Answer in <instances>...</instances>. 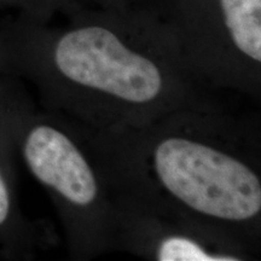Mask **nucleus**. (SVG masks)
Returning a JSON list of instances; mask_svg holds the SVG:
<instances>
[{"label": "nucleus", "instance_id": "5", "mask_svg": "<svg viewBox=\"0 0 261 261\" xmlns=\"http://www.w3.org/2000/svg\"><path fill=\"white\" fill-rule=\"evenodd\" d=\"M115 252L155 261H246L255 254L211 228L115 197Z\"/></svg>", "mask_w": 261, "mask_h": 261}, {"label": "nucleus", "instance_id": "4", "mask_svg": "<svg viewBox=\"0 0 261 261\" xmlns=\"http://www.w3.org/2000/svg\"><path fill=\"white\" fill-rule=\"evenodd\" d=\"M192 77L211 92L261 100V0H146Z\"/></svg>", "mask_w": 261, "mask_h": 261}, {"label": "nucleus", "instance_id": "2", "mask_svg": "<svg viewBox=\"0 0 261 261\" xmlns=\"http://www.w3.org/2000/svg\"><path fill=\"white\" fill-rule=\"evenodd\" d=\"M81 126L115 197L194 221L259 255V119L220 100L132 128Z\"/></svg>", "mask_w": 261, "mask_h": 261}, {"label": "nucleus", "instance_id": "1", "mask_svg": "<svg viewBox=\"0 0 261 261\" xmlns=\"http://www.w3.org/2000/svg\"><path fill=\"white\" fill-rule=\"evenodd\" d=\"M61 17H0V73L32 85L44 109L94 129H122L224 100L192 77L148 9L84 4Z\"/></svg>", "mask_w": 261, "mask_h": 261}, {"label": "nucleus", "instance_id": "6", "mask_svg": "<svg viewBox=\"0 0 261 261\" xmlns=\"http://www.w3.org/2000/svg\"><path fill=\"white\" fill-rule=\"evenodd\" d=\"M17 150L0 103V254L6 259H33L55 244L51 228L44 221L29 219L18 203Z\"/></svg>", "mask_w": 261, "mask_h": 261}, {"label": "nucleus", "instance_id": "8", "mask_svg": "<svg viewBox=\"0 0 261 261\" xmlns=\"http://www.w3.org/2000/svg\"><path fill=\"white\" fill-rule=\"evenodd\" d=\"M85 5L104 9H130L142 6L146 0H81Z\"/></svg>", "mask_w": 261, "mask_h": 261}, {"label": "nucleus", "instance_id": "9", "mask_svg": "<svg viewBox=\"0 0 261 261\" xmlns=\"http://www.w3.org/2000/svg\"><path fill=\"white\" fill-rule=\"evenodd\" d=\"M2 77H3V74H2V73H0V80H2Z\"/></svg>", "mask_w": 261, "mask_h": 261}, {"label": "nucleus", "instance_id": "7", "mask_svg": "<svg viewBox=\"0 0 261 261\" xmlns=\"http://www.w3.org/2000/svg\"><path fill=\"white\" fill-rule=\"evenodd\" d=\"M81 5V0H0V17L17 15L37 22H50Z\"/></svg>", "mask_w": 261, "mask_h": 261}, {"label": "nucleus", "instance_id": "3", "mask_svg": "<svg viewBox=\"0 0 261 261\" xmlns=\"http://www.w3.org/2000/svg\"><path fill=\"white\" fill-rule=\"evenodd\" d=\"M0 103L17 155L55 204L71 259L115 252V196L83 126L37 106L8 75L0 81Z\"/></svg>", "mask_w": 261, "mask_h": 261}]
</instances>
